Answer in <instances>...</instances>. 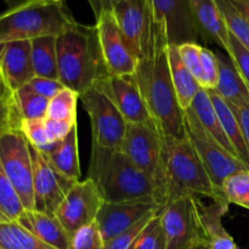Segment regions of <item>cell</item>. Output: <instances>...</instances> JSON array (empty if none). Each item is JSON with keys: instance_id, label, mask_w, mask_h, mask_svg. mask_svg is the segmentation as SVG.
<instances>
[{"instance_id": "obj_1", "label": "cell", "mask_w": 249, "mask_h": 249, "mask_svg": "<svg viewBox=\"0 0 249 249\" xmlns=\"http://www.w3.org/2000/svg\"><path fill=\"white\" fill-rule=\"evenodd\" d=\"M152 181L153 201L160 208L184 197L225 201L214 187L186 135L162 136L160 164Z\"/></svg>"}, {"instance_id": "obj_2", "label": "cell", "mask_w": 249, "mask_h": 249, "mask_svg": "<svg viewBox=\"0 0 249 249\" xmlns=\"http://www.w3.org/2000/svg\"><path fill=\"white\" fill-rule=\"evenodd\" d=\"M167 49V41L155 38L150 51L139 60L134 77L158 133L184 138V109L173 87Z\"/></svg>"}, {"instance_id": "obj_3", "label": "cell", "mask_w": 249, "mask_h": 249, "mask_svg": "<svg viewBox=\"0 0 249 249\" xmlns=\"http://www.w3.org/2000/svg\"><path fill=\"white\" fill-rule=\"evenodd\" d=\"M58 80L65 88L83 94L108 74L96 26H75L56 36Z\"/></svg>"}, {"instance_id": "obj_4", "label": "cell", "mask_w": 249, "mask_h": 249, "mask_svg": "<svg viewBox=\"0 0 249 249\" xmlns=\"http://www.w3.org/2000/svg\"><path fill=\"white\" fill-rule=\"evenodd\" d=\"M89 179L105 202L153 201V181L135 167L121 150L92 143Z\"/></svg>"}, {"instance_id": "obj_5", "label": "cell", "mask_w": 249, "mask_h": 249, "mask_svg": "<svg viewBox=\"0 0 249 249\" xmlns=\"http://www.w3.org/2000/svg\"><path fill=\"white\" fill-rule=\"evenodd\" d=\"M77 23L63 2L23 0L0 14V45L40 36H57Z\"/></svg>"}, {"instance_id": "obj_6", "label": "cell", "mask_w": 249, "mask_h": 249, "mask_svg": "<svg viewBox=\"0 0 249 249\" xmlns=\"http://www.w3.org/2000/svg\"><path fill=\"white\" fill-rule=\"evenodd\" d=\"M184 125L185 134L194 146L202 164L206 168L214 187L218 194L223 196L221 187L226 178L235 173L248 170V168L237 157L228 152L203 128L191 108L184 111Z\"/></svg>"}, {"instance_id": "obj_7", "label": "cell", "mask_w": 249, "mask_h": 249, "mask_svg": "<svg viewBox=\"0 0 249 249\" xmlns=\"http://www.w3.org/2000/svg\"><path fill=\"white\" fill-rule=\"evenodd\" d=\"M79 100L89 116L92 143L122 151L128 123L113 101L95 85L80 94Z\"/></svg>"}, {"instance_id": "obj_8", "label": "cell", "mask_w": 249, "mask_h": 249, "mask_svg": "<svg viewBox=\"0 0 249 249\" xmlns=\"http://www.w3.org/2000/svg\"><path fill=\"white\" fill-rule=\"evenodd\" d=\"M0 163L26 211H34L33 162L29 143L21 130L0 138Z\"/></svg>"}, {"instance_id": "obj_9", "label": "cell", "mask_w": 249, "mask_h": 249, "mask_svg": "<svg viewBox=\"0 0 249 249\" xmlns=\"http://www.w3.org/2000/svg\"><path fill=\"white\" fill-rule=\"evenodd\" d=\"M153 24V36L168 45L197 43L199 36L192 18L189 0H147Z\"/></svg>"}, {"instance_id": "obj_10", "label": "cell", "mask_w": 249, "mask_h": 249, "mask_svg": "<svg viewBox=\"0 0 249 249\" xmlns=\"http://www.w3.org/2000/svg\"><path fill=\"white\" fill-rule=\"evenodd\" d=\"M167 249H192L203 241L198 219L197 199H177L160 209Z\"/></svg>"}, {"instance_id": "obj_11", "label": "cell", "mask_w": 249, "mask_h": 249, "mask_svg": "<svg viewBox=\"0 0 249 249\" xmlns=\"http://www.w3.org/2000/svg\"><path fill=\"white\" fill-rule=\"evenodd\" d=\"M33 162L34 211L55 214L77 181L58 172L44 153L29 145Z\"/></svg>"}, {"instance_id": "obj_12", "label": "cell", "mask_w": 249, "mask_h": 249, "mask_svg": "<svg viewBox=\"0 0 249 249\" xmlns=\"http://www.w3.org/2000/svg\"><path fill=\"white\" fill-rule=\"evenodd\" d=\"M97 36L107 72L117 77H129L136 73L139 58L129 49L119 29L113 11L101 10L96 16Z\"/></svg>"}, {"instance_id": "obj_13", "label": "cell", "mask_w": 249, "mask_h": 249, "mask_svg": "<svg viewBox=\"0 0 249 249\" xmlns=\"http://www.w3.org/2000/svg\"><path fill=\"white\" fill-rule=\"evenodd\" d=\"M105 203L96 185L87 178L77 181L56 211V218L71 236L84 226L95 223Z\"/></svg>"}, {"instance_id": "obj_14", "label": "cell", "mask_w": 249, "mask_h": 249, "mask_svg": "<svg viewBox=\"0 0 249 249\" xmlns=\"http://www.w3.org/2000/svg\"><path fill=\"white\" fill-rule=\"evenodd\" d=\"M112 11L124 40L140 60L148 53L153 40V24L147 0H123Z\"/></svg>"}, {"instance_id": "obj_15", "label": "cell", "mask_w": 249, "mask_h": 249, "mask_svg": "<svg viewBox=\"0 0 249 249\" xmlns=\"http://www.w3.org/2000/svg\"><path fill=\"white\" fill-rule=\"evenodd\" d=\"M94 85L113 101L126 123L146 124L156 128L134 75L117 77L107 74Z\"/></svg>"}, {"instance_id": "obj_16", "label": "cell", "mask_w": 249, "mask_h": 249, "mask_svg": "<svg viewBox=\"0 0 249 249\" xmlns=\"http://www.w3.org/2000/svg\"><path fill=\"white\" fill-rule=\"evenodd\" d=\"M122 151L138 169L153 179L162 152V135L153 126L128 123Z\"/></svg>"}, {"instance_id": "obj_17", "label": "cell", "mask_w": 249, "mask_h": 249, "mask_svg": "<svg viewBox=\"0 0 249 249\" xmlns=\"http://www.w3.org/2000/svg\"><path fill=\"white\" fill-rule=\"evenodd\" d=\"M160 209L155 201L105 202L95 223L105 242H108Z\"/></svg>"}, {"instance_id": "obj_18", "label": "cell", "mask_w": 249, "mask_h": 249, "mask_svg": "<svg viewBox=\"0 0 249 249\" xmlns=\"http://www.w3.org/2000/svg\"><path fill=\"white\" fill-rule=\"evenodd\" d=\"M0 72L11 92L21 89L36 77L31 40L10 41L0 45Z\"/></svg>"}, {"instance_id": "obj_19", "label": "cell", "mask_w": 249, "mask_h": 249, "mask_svg": "<svg viewBox=\"0 0 249 249\" xmlns=\"http://www.w3.org/2000/svg\"><path fill=\"white\" fill-rule=\"evenodd\" d=\"M198 36L230 51V31L216 0H189Z\"/></svg>"}, {"instance_id": "obj_20", "label": "cell", "mask_w": 249, "mask_h": 249, "mask_svg": "<svg viewBox=\"0 0 249 249\" xmlns=\"http://www.w3.org/2000/svg\"><path fill=\"white\" fill-rule=\"evenodd\" d=\"M17 223L36 237L55 249H70L72 236L67 232L55 214L38 211H24Z\"/></svg>"}, {"instance_id": "obj_21", "label": "cell", "mask_w": 249, "mask_h": 249, "mask_svg": "<svg viewBox=\"0 0 249 249\" xmlns=\"http://www.w3.org/2000/svg\"><path fill=\"white\" fill-rule=\"evenodd\" d=\"M219 62V80L214 91L229 105L242 107L249 105V88L238 73L228 53H215Z\"/></svg>"}, {"instance_id": "obj_22", "label": "cell", "mask_w": 249, "mask_h": 249, "mask_svg": "<svg viewBox=\"0 0 249 249\" xmlns=\"http://www.w3.org/2000/svg\"><path fill=\"white\" fill-rule=\"evenodd\" d=\"M168 63H169L170 78H172L173 87L177 94L180 107L184 111L190 108L197 96L199 90L202 89L199 83L195 79L190 71L185 67L181 57L179 55L177 45H168Z\"/></svg>"}, {"instance_id": "obj_23", "label": "cell", "mask_w": 249, "mask_h": 249, "mask_svg": "<svg viewBox=\"0 0 249 249\" xmlns=\"http://www.w3.org/2000/svg\"><path fill=\"white\" fill-rule=\"evenodd\" d=\"M44 155L58 172L75 181H79L82 172L78 151V126H74L65 139L57 141L53 150Z\"/></svg>"}, {"instance_id": "obj_24", "label": "cell", "mask_w": 249, "mask_h": 249, "mask_svg": "<svg viewBox=\"0 0 249 249\" xmlns=\"http://www.w3.org/2000/svg\"><path fill=\"white\" fill-rule=\"evenodd\" d=\"M190 108L194 112L195 116L197 117L199 123L203 125V128L206 129V130L208 131V133L211 134V135L213 136V138L215 139L226 151H228V152H230L231 155L237 157V153H236L235 148L231 145L230 140H229L225 131H224L223 126H221L220 119H219L218 114H216L215 108H214L213 106V102H212L207 90H199ZM238 160H240V158H238Z\"/></svg>"}, {"instance_id": "obj_25", "label": "cell", "mask_w": 249, "mask_h": 249, "mask_svg": "<svg viewBox=\"0 0 249 249\" xmlns=\"http://www.w3.org/2000/svg\"><path fill=\"white\" fill-rule=\"evenodd\" d=\"M207 91H208L209 97H211L212 102H213L216 114H218L219 119H220L221 126H223L226 136L229 138L231 145L233 146L236 153H237V157L240 158L241 162L249 170V151L245 142V139H243L242 131H241L240 124H238L235 113L231 109L230 105L223 97L219 96L214 90H207Z\"/></svg>"}, {"instance_id": "obj_26", "label": "cell", "mask_w": 249, "mask_h": 249, "mask_svg": "<svg viewBox=\"0 0 249 249\" xmlns=\"http://www.w3.org/2000/svg\"><path fill=\"white\" fill-rule=\"evenodd\" d=\"M32 63L36 77L58 80V62L56 36H40L31 40Z\"/></svg>"}, {"instance_id": "obj_27", "label": "cell", "mask_w": 249, "mask_h": 249, "mask_svg": "<svg viewBox=\"0 0 249 249\" xmlns=\"http://www.w3.org/2000/svg\"><path fill=\"white\" fill-rule=\"evenodd\" d=\"M0 249H55L17 221H0Z\"/></svg>"}, {"instance_id": "obj_28", "label": "cell", "mask_w": 249, "mask_h": 249, "mask_svg": "<svg viewBox=\"0 0 249 249\" xmlns=\"http://www.w3.org/2000/svg\"><path fill=\"white\" fill-rule=\"evenodd\" d=\"M24 211L18 194L0 163V221H17Z\"/></svg>"}, {"instance_id": "obj_29", "label": "cell", "mask_w": 249, "mask_h": 249, "mask_svg": "<svg viewBox=\"0 0 249 249\" xmlns=\"http://www.w3.org/2000/svg\"><path fill=\"white\" fill-rule=\"evenodd\" d=\"M22 119H45L50 100L36 94L28 84L14 92Z\"/></svg>"}, {"instance_id": "obj_30", "label": "cell", "mask_w": 249, "mask_h": 249, "mask_svg": "<svg viewBox=\"0 0 249 249\" xmlns=\"http://www.w3.org/2000/svg\"><path fill=\"white\" fill-rule=\"evenodd\" d=\"M221 194L229 204H236L249 211V170L235 173L226 178Z\"/></svg>"}, {"instance_id": "obj_31", "label": "cell", "mask_w": 249, "mask_h": 249, "mask_svg": "<svg viewBox=\"0 0 249 249\" xmlns=\"http://www.w3.org/2000/svg\"><path fill=\"white\" fill-rule=\"evenodd\" d=\"M79 94L72 89L63 88L49 101L46 118L57 121H77V104Z\"/></svg>"}, {"instance_id": "obj_32", "label": "cell", "mask_w": 249, "mask_h": 249, "mask_svg": "<svg viewBox=\"0 0 249 249\" xmlns=\"http://www.w3.org/2000/svg\"><path fill=\"white\" fill-rule=\"evenodd\" d=\"M225 16L231 36H235L249 51V21L236 9L230 0H216Z\"/></svg>"}, {"instance_id": "obj_33", "label": "cell", "mask_w": 249, "mask_h": 249, "mask_svg": "<svg viewBox=\"0 0 249 249\" xmlns=\"http://www.w3.org/2000/svg\"><path fill=\"white\" fill-rule=\"evenodd\" d=\"M21 131L29 145L43 153H48L56 145L49 135L44 119H23Z\"/></svg>"}, {"instance_id": "obj_34", "label": "cell", "mask_w": 249, "mask_h": 249, "mask_svg": "<svg viewBox=\"0 0 249 249\" xmlns=\"http://www.w3.org/2000/svg\"><path fill=\"white\" fill-rule=\"evenodd\" d=\"M133 249H167V240L160 220V211L148 221Z\"/></svg>"}, {"instance_id": "obj_35", "label": "cell", "mask_w": 249, "mask_h": 249, "mask_svg": "<svg viewBox=\"0 0 249 249\" xmlns=\"http://www.w3.org/2000/svg\"><path fill=\"white\" fill-rule=\"evenodd\" d=\"M22 117L14 92L0 97V138L15 130H21Z\"/></svg>"}, {"instance_id": "obj_36", "label": "cell", "mask_w": 249, "mask_h": 249, "mask_svg": "<svg viewBox=\"0 0 249 249\" xmlns=\"http://www.w3.org/2000/svg\"><path fill=\"white\" fill-rule=\"evenodd\" d=\"M201 87L204 90H215L219 80V62L216 53L202 46L201 50Z\"/></svg>"}, {"instance_id": "obj_37", "label": "cell", "mask_w": 249, "mask_h": 249, "mask_svg": "<svg viewBox=\"0 0 249 249\" xmlns=\"http://www.w3.org/2000/svg\"><path fill=\"white\" fill-rule=\"evenodd\" d=\"M70 249H105V241L96 223L78 230L71 238Z\"/></svg>"}, {"instance_id": "obj_38", "label": "cell", "mask_w": 249, "mask_h": 249, "mask_svg": "<svg viewBox=\"0 0 249 249\" xmlns=\"http://www.w3.org/2000/svg\"><path fill=\"white\" fill-rule=\"evenodd\" d=\"M157 213L158 212H156V213L146 216L145 219H142L140 223L134 225L131 229L124 231L123 233L118 235L117 237L112 238L108 242H105V249H133L134 245H135V242L138 241V238L140 237V235L142 233L143 229L146 228L148 221H150Z\"/></svg>"}, {"instance_id": "obj_39", "label": "cell", "mask_w": 249, "mask_h": 249, "mask_svg": "<svg viewBox=\"0 0 249 249\" xmlns=\"http://www.w3.org/2000/svg\"><path fill=\"white\" fill-rule=\"evenodd\" d=\"M179 55L181 57L185 67L190 71L195 79L201 85L202 72H201V50L202 45L198 43H185L178 46ZM202 88V87H201Z\"/></svg>"}, {"instance_id": "obj_40", "label": "cell", "mask_w": 249, "mask_h": 249, "mask_svg": "<svg viewBox=\"0 0 249 249\" xmlns=\"http://www.w3.org/2000/svg\"><path fill=\"white\" fill-rule=\"evenodd\" d=\"M235 63L238 73L249 88V51L230 34V51L228 53Z\"/></svg>"}, {"instance_id": "obj_41", "label": "cell", "mask_w": 249, "mask_h": 249, "mask_svg": "<svg viewBox=\"0 0 249 249\" xmlns=\"http://www.w3.org/2000/svg\"><path fill=\"white\" fill-rule=\"evenodd\" d=\"M28 85L36 92V94L45 97V99L48 100L53 99V96H56V95L65 88V85H63L60 80L43 77H34L33 79L28 83Z\"/></svg>"}, {"instance_id": "obj_42", "label": "cell", "mask_w": 249, "mask_h": 249, "mask_svg": "<svg viewBox=\"0 0 249 249\" xmlns=\"http://www.w3.org/2000/svg\"><path fill=\"white\" fill-rule=\"evenodd\" d=\"M44 122L49 135L55 142L65 139L73 130V128L77 126V121H57V119L45 118Z\"/></svg>"}, {"instance_id": "obj_43", "label": "cell", "mask_w": 249, "mask_h": 249, "mask_svg": "<svg viewBox=\"0 0 249 249\" xmlns=\"http://www.w3.org/2000/svg\"><path fill=\"white\" fill-rule=\"evenodd\" d=\"M230 107L231 109H232L233 113H235L236 118H237L241 131H242L243 139H245V142L246 145H247V148L249 151V105L242 107L230 105Z\"/></svg>"}, {"instance_id": "obj_44", "label": "cell", "mask_w": 249, "mask_h": 249, "mask_svg": "<svg viewBox=\"0 0 249 249\" xmlns=\"http://www.w3.org/2000/svg\"><path fill=\"white\" fill-rule=\"evenodd\" d=\"M230 1L249 21V0H230Z\"/></svg>"}, {"instance_id": "obj_45", "label": "cell", "mask_w": 249, "mask_h": 249, "mask_svg": "<svg viewBox=\"0 0 249 249\" xmlns=\"http://www.w3.org/2000/svg\"><path fill=\"white\" fill-rule=\"evenodd\" d=\"M122 1H123V0H97L99 12L101 11V10H111L112 11V10H113V7ZM99 12H97V15H99Z\"/></svg>"}, {"instance_id": "obj_46", "label": "cell", "mask_w": 249, "mask_h": 249, "mask_svg": "<svg viewBox=\"0 0 249 249\" xmlns=\"http://www.w3.org/2000/svg\"><path fill=\"white\" fill-rule=\"evenodd\" d=\"M10 92H11V91H10V89L7 88L6 83H5V80H4V77H2L1 72H0V97L5 96V95H7V94H10Z\"/></svg>"}, {"instance_id": "obj_47", "label": "cell", "mask_w": 249, "mask_h": 249, "mask_svg": "<svg viewBox=\"0 0 249 249\" xmlns=\"http://www.w3.org/2000/svg\"><path fill=\"white\" fill-rule=\"evenodd\" d=\"M53 1L62 2L63 0H53ZM88 1H89V2H90V5H91L92 10H94V12H95V16H96L97 12H99V6H97V0H88Z\"/></svg>"}, {"instance_id": "obj_48", "label": "cell", "mask_w": 249, "mask_h": 249, "mask_svg": "<svg viewBox=\"0 0 249 249\" xmlns=\"http://www.w3.org/2000/svg\"><path fill=\"white\" fill-rule=\"evenodd\" d=\"M192 249H212V248L209 247L208 243H207L206 241L203 240V241H201V242H199V243H197V245L195 246V247L192 248Z\"/></svg>"}]
</instances>
